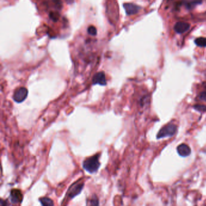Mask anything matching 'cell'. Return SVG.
<instances>
[{
	"mask_svg": "<svg viewBox=\"0 0 206 206\" xmlns=\"http://www.w3.org/2000/svg\"><path fill=\"white\" fill-rule=\"evenodd\" d=\"M198 97L200 100H203L206 102V90L201 92L199 93V94L198 95Z\"/></svg>",
	"mask_w": 206,
	"mask_h": 206,
	"instance_id": "2e32d148",
	"label": "cell"
},
{
	"mask_svg": "<svg viewBox=\"0 0 206 206\" xmlns=\"http://www.w3.org/2000/svg\"><path fill=\"white\" fill-rule=\"evenodd\" d=\"M100 156V154H96L94 155L86 158L82 163L83 169L90 174L96 172L101 165L99 161Z\"/></svg>",
	"mask_w": 206,
	"mask_h": 206,
	"instance_id": "6da1fadb",
	"label": "cell"
},
{
	"mask_svg": "<svg viewBox=\"0 0 206 206\" xmlns=\"http://www.w3.org/2000/svg\"><path fill=\"white\" fill-rule=\"evenodd\" d=\"M86 204L92 205H98L99 204V199H98L96 196H92L90 199L88 200V201L86 202Z\"/></svg>",
	"mask_w": 206,
	"mask_h": 206,
	"instance_id": "4fadbf2b",
	"label": "cell"
},
{
	"mask_svg": "<svg viewBox=\"0 0 206 206\" xmlns=\"http://www.w3.org/2000/svg\"><path fill=\"white\" fill-rule=\"evenodd\" d=\"M176 131H177V126L173 123H169L167 125L163 126L156 135V139H163L165 137H170L174 136Z\"/></svg>",
	"mask_w": 206,
	"mask_h": 206,
	"instance_id": "3957f363",
	"label": "cell"
},
{
	"mask_svg": "<svg viewBox=\"0 0 206 206\" xmlns=\"http://www.w3.org/2000/svg\"><path fill=\"white\" fill-rule=\"evenodd\" d=\"M50 17L53 21H56L59 18V14L57 13L53 12L50 15Z\"/></svg>",
	"mask_w": 206,
	"mask_h": 206,
	"instance_id": "e0dca14e",
	"label": "cell"
},
{
	"mask_svg": "<svg viewBox=\"0 0 206 206\" xmlns=\"http://www.w3.org/2000/svg\"><path fill=\"white\" fill-rule=\"evenodd\" d=\"M195 43L197 44V46L201 47H206V38L201 37L197 38L195 41Z\"/></svg>",
	"mask_w": 206,
	"mask_h": 206,
	"instance_id": "7c38bea8",
	"label": "cell"
},
{
	"mask_svg": "<svg viewBox=\"0 0 206 206\" xmlns=\"http://www.w3.org/2000/svg\"><path fill=\"white\" fill-rule=\"evenodd\" d=\"M83 186H84V182L82 181L81 179L73 183L68 189L65 198H68V200L74 198L81 193Z\"/></svg>",
	"mask_w": 206,
	"mask_h": 206,
	"instance_id": "7a4b0ae2",
	"label": "cell"
},
{
	"mask_svg": "<svg viewBox=\"0 0 206 206\" xmlns=\"http://www.w3.org/2000/svg\"><path fill=\"white\" fill-rule=\"evenodd\" d=\"M40 202L42 205H53V201L48 197H43L40 199Z\"/></svg>",
	"mask_w": 206,
	"mask_h": 206,
	"instance_id": "8fae6325",
	"label": "cell"
},
{
	"mask_svg": "<svg viewBox=\"0 0 206 206\" xmlns=\"http://www.w3.org/2000/svg\"><path fill=\"white\" fill-rule=\"evenodd\" d=\"M10 200L13 204L21 203L23 200V195L21 190L14 189L10 193Z\"/></svg>",
	"mask_w": 206,
	"mask_h": 206,
	"instance_id": "5b68a950",
	"label": "cell"
},
{
	"mask_svg": "<svg viewBox=\"0 0 206 206\" xmlns=\"http://www.w3.org/2000/svg\"><path fill=\"white\" fill-rule=\"evenodd\" d=\"M88 33L89 35L94 36L97 34V29L94 26H90L88 28Z\"/></svg>",
	"mask_w": 206,
	"mask_h": 206,
	"instance_id": "9a60e30c",
	"label": "cell"
},
{
	"mask_svg": "<svg viewBox=\"0 0 206 206\" xmlns=\"http://www.w3.org/2000/svg\"><path fill=\"white\" fill-rule=\"evenodd\" d=\"M28 96V90L24 87H20L15 91L13 99L17 103H21L26 99Z\"/></svg>",
	"mask_w": 206,
	"mask_h": 206,
	"instance_id": "277c9868",
	"label": "cell"
},
{
	"mask_svg": "<svg viewBox=\"0 0 206 206\" xmlns=\"http://www.w3.org/2000/svg\"><path fill=\"white\" fill-rule=\"evenodd\" d=\"M92 85H100L105 86L107 84L106 76L104 72L101 71L97 73L94 75L92 80Z\"/></svg>",
	"mask_w": 206,
	"mask_h": 206,
	"instance_id": "8992f818",
	"label": "cell"
},
{
	"mask_svg": "<svg viewBox=\"0 0 206 206\" xmlns=\"http://www.w3.org/2000/svg\"><path fill=\"white\" fill-rule=\"evenodd\" d=\"M189 28V24L185 22H178L175 24L174 26L175 31L179 34L186 32V31H188Z\"/></svg>",
	"mask_w": 206,
	"mask_h": 206,
	"instance_id": "9c48e42d",
	"label": "cell"
},
{
	"mask_svg": "<svg viewBox=\"0 0 206 206\" xmlns=\"http://www.w3.org/2000/svg\"><path fill=\"white\" fill-rule=\"evenodd\" d=\"M123 7L127 15H135L139 12L140 7L132 3H126L123 4Z\"/></svg>",
	"mask_w": 206,
	"mask_h": 206,
	"instance_id": "52a82bcc",
	"label": "cell"
},
{
	"mask_svg": "<svg viewBox=\"0 0 206 206\" xmlns=\"http://www.w3.org/2000/svg\"><path fill=\"white\" fill-rule=\"evenodd\" d=\"M176 150H177L178 154L182 157H186V156H189L191 154L190 147L184 143L179 145L176 148Z\"/></svg>",
	"mask_w": 206,
	"mask_h": 206,
	"instance_id": "ba28073f",
	"label": "cell"
},
{
	"mask_svg": "<svg viewBox=\"0 0 206 206\" xmlns=\"http://www.w3.org/2000/svg\"><path fill=\"white\" fill-rule=\"evenodd\" d=\"M194 108L199 112H205L206 111V106L203 105H195L193 106Z\"/></svg>",
	"mask_w": 206,
	"mask_h": 206,
	"instance_id": "5bb4252c",
	"label": "cell"
},
{
	"mask_svg": "<svg viewBox=\"0 0 206 206\" xmlns=\"http://www.w3.org/2000/svg\"><path fill=\"white\" fill-rule=\"evenodd\" d=\"M183 4L188 9H192L197 5L202 3L203 0H182Z\"/></svg>",
	"mask_w": 206,
	"mask_h": 206,
	"instance_id": "30bf717a",
	"label": "cell"
}]
</instances>
